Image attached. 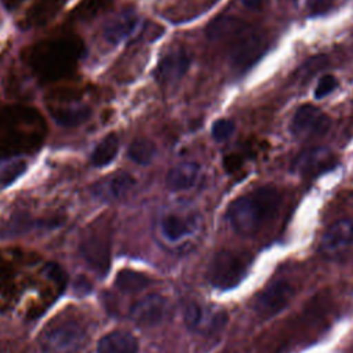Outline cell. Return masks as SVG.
Returning a JSON list of instances; mask_svg holds the SVG:
<instances>
[{"label": "cell", "mask_w": 353, "mask_h": 353, "mask_svg": "<svg viewBox=\"0 0 353 353\" xmlns=\"http://www.w3.org/2000/svg\"><path fill=\"white\" fill-rule=\"evenodd\" d=\"M44 132V121L34 109L14 106L0 110V156L12 157L34 150Z\"/></svg>", "instance_id": "obj_1"}, {"label": "cell", "mask_w": 353, "mask_h": 353, "mask_svg": "<svg viewBox=\"0 0 353 353\" xmlns=\"http://www.w3.org/2000/svg\"><path fill=\"white\" fill-rule=\"evenodd\" d=\"M280 204L281 193L277 188L270 185L259 186L232 201L226 216L236 233L252 236L276 215Z\"/></svg>", "instance_id": "obj_2"}, {"label": "cell", "mask_w": 353, "mask_h": 353, "mask_svg": "<svg viewBox=\"0 0 353 353\" xmlns=\"http://www.w3.org/2000/svg\"><path fill=\"white\" fill-rule=\"evenodd\" d=\"M81 51L83 44L77 39H48L29 48L28 61L39 77L58 80L68 76L76 68Z\"/></svg>", "instance_id": "obj_3"}, {"label": "cell", "mask_w": 353, "mask_h": 353, "mask_svg": "<svg viewBox=\"0 0 353 353\" xmlns=\"http://www.w3.org/2000/svg\"><path fill=\"white\" fill-rule=\"evenodd\" d=\"M250 262V256L243 252L221 251L210 262L208 280L215 288H233L245 277Z\"/></svg>", "instance_id": "obj_4"}, {"label": "cell", "mask_w": 353, "mask_h": 353, "mask_svg": "<svg viewBox=\"0 0 353 353\" xmlns=\"http://www.w3.org/2000/svg\"><path fill=\"white\" fill-rule=\"evenodd\" d=\"M265 34L247 23L239 33H236L230 40L229 61L234 70L245 72L250 69L265 51Z\"/></svg>", "instance_id": "obj_5"}, {"label": "cell", "mask_w": 353, "mask_h": 353, "mask_svg": "<svg viewBox=\"0 0 353 353\" xmlns=\"http://www.w3.org/2000/svg\"><path fill=\"white\" fill-rule=\"evenodd\" d=\"M199 230V219L193 215L178 212L164 214L157 225V233L165 245L171 248H183L189 244Z\"/></svg>", "instance_id": "obj_6"}, {"label": "cell", "mask_w": 353, "mask_h": 353, "mask_svg": "<svg viewBox=\"0 0 353 353\" xmlns=\"http://www.w3.org/2000/svg\"><path fill=\"white\" fill-rule=\"evenodd\" d=\"M85 341L84 328L76 321H63L47 330L40 345L46 353H76Z\"/></svg>", "instance_id": "obj_7"}, {"label": "cell", "mask_w": 353, "mask_h": 353, "mask_svg": "<svg viewBox=\"0 0 353 353\" xmlns=\"http://www.w3.org/2000/svg\"><path fill=\"white\" fill-rule=\"evenodd\" d=\"M296 288L288 280H276L268 284L255 298L254 309L265 320L283 312L292 301Z\"/></svg>", "instance_id": "obj_8"}, {"label": "cell", "mask_w": 353, "mask_h": 353, "mask_svg": "<svg viewBox=\"0 0 353 353\" xmlns=\"http://www.w3.org/2000/svg\"><path fill=\"white\" fill-rule=\"evenodd\" d=\"M331 128L330 117L313 105L298 108L290 121V131L295 138L312 139L325 135Z\"/></svg>", "instance_id": "obj_9"}, {"label": "cell", "mask_w": 353, "mask_h": 353, "mask_svg": "<svg viewBox=\"0 0 353 353\" xmlns=\"http://www.w3.org/2000/svg\"><path fill=\"white\" fill-rule=\"evenodd\" d=\"M83 258L87 263L99 273H103L109 268L110 258V237L105 228H90L80 243Z\"/></svg>", "instance_id": "obj_10"}, {"label": "cell", "mask_w": 353, "mask_h": 353, "mask_svg": "<svg viewBox=\"0 0 353 353\" xmlns=\"http://www.w3.org/2000/svg\"><path fill=\"white\" fill-rule=\"evenodd\" d=\"M353 247V219L343 218L334 222L320 239V252L327 259H338Z\"/></svg>", "instance_id": "obj_11"}, {"label": "cell", "mask_w": 353, "mask_h": 353, "mask_svg": "<svg viewBox=\"0 0 353 353\" xmlns=\"http://www.w3.org/2000/svg\"><path fill=\"white\" fill-rule=\"evenodd\" d=\"M183 319H185V324L192 331L212 334L223 328V325L226 324L228 316L223 312H212L197 302H190L185 307Z\"/></svg>", "instance_id": "obj_12"}, {"label": "cell", "mask_w": 353, "mask_h": 353, "mask_svg": "<svg viewBox=\"0 0 353 353\" xmlns=\"http://www.w3.org/2000/svg\"><path fill=\"white\" fill-rule=\"evenodd\" d=\"M335 161L336 160L331 149L325 146H316L301 152L292 163V170L303 176H314L330 170Z\"/></svg>", "instance_id": "obj_13"}, {"label": "cell", "mask_w": 353, "mask_h": 353, "mask_svg": "<svg viewBox=\"0 0 353 353\" xmlns=\"http://www.w3.org/2000/svg\"><path fill=\"white\" fill-rule=\"evenodd\" d=\"M168 312V302L159 294H150L135 302L130 310V317L139 325L152 327L160 324Z\"/></svg>", "instance_id": "obj_14"}, {"label": "cell", "mask_w": 353, "mask_h": 353, "mask_svg": "<svg viewBox=\"0 0 353 353\" xmlns=\"http://www.w3.org/2000/svg\"><path fill=\"white\" fill-rule=\"evenodd\" d=\"M189 57L185 54V51H172L164 55L154 70L156 79L159 83L163 84H171L176 83L188 70L189 68Z\"/></svg>", "instance_id": "obj_15"}, {"label": "cell", "mask_w": 353, "mask_h": 353, "mask_svg": "<svg viewBox=\"0 0 353 353\" xmlns=\"http://www.w3.org/2000/svg\"><path fill=\"white\" fill-rule=\"evenodd\" d=\"M135 182L137 181L130 174L119 172L99 181L92 192L101 200L113 201L124 197L135 186Z\"/></svg>", "instance_id": "obj_16"}, {"label": "cell", "mask_w": 353, "mask_h": 353, "mask_svg": "<svg viewBox=\"0 0 353 353\" xmlns=\"http://www.w3.org/2000/svg\"><path fill=\"white\" fill-rule=\"evenodd\" d=\"M138 17L134 11H123L110 18L103 26V37L110 44H119L125 40L137 28Z\"/></svg>", "instance_id": "obj_17"}, {"label": "cell", "mask_w": 353, "mask_h": 353, "mask_svg": "<svg viewBox=\"0 0 353 353\" xmlns=\"http://www.w3.org/2000/svg\"><path fill=\"white\" fill-rule=\"evenodd\" d=\"M200 167L193 161H183L172 167L165 178V183L168 189L174 192L188 190L193 188L199 179Z\"/></svg>", "instance_id": "obj_18"}, {"label": "cell", "mask_w": 353, "mask_h": 353, "mask_svg": "<svg viewBox=\"0 0 353 353\" xmlns=\"http://www.w3.org/2000/svg\"><path fill=\"white\" fill-rule=\"evenodd\" d=\"M54 120L65 127H76L90 119L91 110L88 106L77 103V102H69L63 103V106H52L50 109Z\"/></svg>", "instance_id": "obj_19"}, {"label": "cell", "mask_w": 353, "mask_h": 353, "mask_svg": "<svg viewBox=\"0 0 353 353\" xmlns=\"http://www.w3.org/2000/svg\"><path fill=\"white\" fill-rule=\"evenodd\" d=\"M98 353H137V339L125 331H113L102 336L97 347Z\"/></svg>", "instance_id": "obj_20"}, {"label": "cell", "mask_w": 353, "mask_h": 353, "mask_svg": "<svg viewBox=\"0 0 353 353\" xmlns=\"http://www.w3.org/2000/svg\"><path fill=\"white\" fill-rule=\"evenodd\" d=\"M245 25H247V22L237 18V17L222 15V17L215 18L207 26V37L210 40H226V41H229Z\"/></svg>", "instance_id": "obj_21"}, {"label": "cell", "mask_w": 353, "mask_h": 353, "mask_svg": "<svg viewBox=\"0 0 353 353\" xmlns=\"http://www.w3.org/2000/svg\"><path fill=\"white\" fill-rule=\"evenodd\" d=\"M119 152V138L114 134L106 135L92 150L91 163L95 167H105L113 161Z\"/></svg>", "instance_id": "obj_22"}, {"label": "cell", "mask_w": 353, "mask_h": 353, "mask_svg": "<svg viewBox=\"0 0 353 353\" xmlns=\"http://www.w3.org/2000/svg\"><path fill=\"white\" fill-rule=\"evenodd\" d=\"M149 283L150 280L145 274L131 269L120 270L116 277V287L124 292H138Z\"/></svg>", "instance_id": "obj_23"}, {"label": "cell", "mask_w": 353, "mask_h": 353, "mask_svg": "<svg viewBox=\"0 0 353 353\" xmlns=\"http://www.w3.org/2000/svg\"><path fill=\"white\" fill-rule=\"evenodd\" d=\"M156 154V146L152 141L145 139V138H139L135 139L130 148H128V156L130 159L141 165H146L149 164L153 157Z\"/></svg>", "instance_id": "obj_24"}, {"label": "cell", "mask_w": 353, "mask_h": 353, "mask_svg": "<svg viewBox=\"0 0 353 353\" xmlns=\"http://www.w3.org/2000/svg\"><path fill=\"white\" fill-rule=\"evenodd\" d=\"M26 170V163L21 159L3 157L0 160V185H10Z\"/></svg>", "instance_id": "obj_25"}, {"label": "cell", "mask_w": 353, "mask_h": 353, "mask_svg": "<svg viewBox=\"0 0 353 353\" xmlns=\"http://www.w3.org/2000/svg\"><path fill=\"white\" fill-rule=\"evenodd\" d=\"M110 3L112 0H81V3L76 7L74 14L81 19L91 18L103 11Z\"/></svg>", "instance_id": "obj_26"}, {"label": "cell", "mask_w": 353, "mask_h": 353, "mask_svg": "<svg viewBox=\"0 0 353 353\" xmlns=\"http://www.w3.org/2000/svg\"><path fill=\"white\" fill-rule=\"evenodd\" d=\"M234 132V123L229 119H219L212 124V138L218 142H223L229 139V137Z\"/></svg>", "instance_id": "obj_27"}, {"label": "cell", "mask_w": 353, "mask_h": 353, "mask_svg": "<svg viewBox=\"0 0 353 353\" xmlns=\"http://www.w3.org/2000/svg\"><path fill=\"white\" fill-rule=\"evenodd\" d=\"M336 87H338L336 77L332 74H324L320 77V80L314 88V98H317V99L325 98L327 95L334 92Z\"/></svg>", "instance_id": "obj_28"}, {"label": "cell", "mask_w": 353, "mask_h": 353, "mask_svg": "<svg viewBox=\"0 0 353 353\" xmlns=\"http://www.w3.org/2000/svg\"><path fill=\"white\" fill-rule=\"evenodd\" d=\"M44 274L61 287H63L66 283V273L57 263H47V266L44 268Z\"/></svg>", "instance_id": "obj_29"}, {"label": "cell", "mask_w": 353, "mask_h": 353, "mask_svg": "<svg viewBox=\"0 0 353 353\" xmlns=\"http://www.w3.org/2000/svg\"><path fill=\"white\" fill-rule=\"evenodd\" d=\"M332 4V0H306V6L310 12L319 14L328 10Z\"/></svg>", "instance_id": "obj_30"}, {"label": "cell", "mask_w": 353, "mask_h": 353, "mask_svg": "<svg viewBox=\"0 0 353 353\" xmlns=\"http://www.w3.org/2000/svg\"><path fill=\"white\" fill-rule=\"evenodd\" d=\"M241 4L252 11H261L265 8V6L268 4L269 0H240Z\"/></svg>", "instance_id": "obj_31"}]
</instances>
